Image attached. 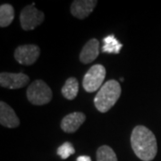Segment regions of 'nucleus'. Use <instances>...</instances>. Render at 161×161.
Wrapping results in <instances>:
<instances>
[{"instance_id":"obj_1","label":"nucleus","mask_w":161,"mask_h":161,"mask_svg":"<svg viewBox=\"0 0 161 161\" xmlns=\"http://www.w3.org/2000/svg\"><path fill=\"white\" fill-rule=\"evenodd\" d=\"M131 145L135 155L142 161L153 160L158 153L155 135L144 125L134 127L131 134Z\"/></svg>"},{"instance_id":"obj_2","label":"nucleus","mask_w":161,"mask_h":161,"mask_svg":"<svg viewBox=\"0 0 161 161\" xmlns=\"http://www.w3.org/2000/svg\"><path fill=\"white\" fill-rule=\"evenodd\" d=\"M120 83L115 80H108L98 91L94 98L96 108L101 113H107L117 102L121 96Z\"/></svg>"},{"instance_id":"obj_3","label":"nucleus","mask_w":161,"mask_h":161,"mask_svg":"<svg viewBox=\"0 0 161 161\" xmlns=\"http://www.w3.org/2000/svg\"><path fill=\"white\" fill-rule=\"evenodd\" d=\"M27 98L35 106H43L51 101L53 94L50 87L42 80H36L27 89Z\"/></svg>"},{"instance_id":"obj_4","label":"nucleus","mask_w":161,"mask_h":161,"mask_svg":"<svg viewBox=\"0 0 161 161\" xmlns=\"http://www.w3.org/2000/svg\"><path fill=\"white\" fill-rule=\"evenodd\" d=\"M45 15L35 7V4L25 6L20 14V23L24 31H31L43 23Z\"/></svg>"},{"instance_id":"obj_5","label":"nucleus","mask_w":161,"mask_h":161,"mask_svg":"<svg viewBox=\"0 0 161 161\" xmlns=\"http://www.w3.org/2000/svg\"><path fill=\"white\" fill-rule=\"evenodd\" d=\"M106 77V68L102 64H95L88 70L82 80V86L87 92H94L102 87Z\"/></svg>"},{"instance_id":"obj_6","label":"nucleus","mask_w":161,"mask_h":161,"mask_svg":"<svg viewBox=\"0 0 161 161\" xmlns=\"http://www.w3.org/2000/svg\"><path fill=\"white\" fill-rule=\"evenodd\" d=\"M40 49L37 45L27 44L16 47L14 58L18 63L23 65H31L40 58Z\"/></svg>"},{"instance_id":"obj_7","label":"nucleus","mask_w":161,"mask_h":161,"mask_svg":"<svg viewBox=\"0 0 161 161\" xmlns=\"http://www.w3.org/2000/svg\"><path fill=\"white\" fill-rule=\"evenodd\" d=\"M30 81L28 75L23 73H1L0 74V85L6 89H21L25 87Z\"/></svg>"},{"instance_id":"obj_8","label":"nucleus","mask_w":161,"mask_h":161,"mask_svg":"<svg viewBox=\"0 0 161 161\" xmlns=\"http://www.w3.org/2000/svg\"><path fill=\"white\" fill-rule=\"evenodd\" d=\"M97 4L96 0H75L71 5V14L75 17L83 20L92 14Z\"/></svg>"},{"instance_id":"obj_9","label":"nucleus","mask_w":161,"mask_h":161,"mask_svg":"<svg viewBox=\"0 0 161 161\" xmlns=\"http://www.w3.org/2000/svg\"><path fill=\"white\" fill-rule=\"evenodd\" d=\"M86 120V115L81 112H74L68 114L61 121V129L64 132H75Z\"/></svg>"},{"instance_id":"obj_10","label":"nucleus","mask_w":161,"mask_h":161,"mask_svg":"<svg viewBox=\"0 0 161 161\" xmlns=\"http://www.w3.org/2000/svg\"><path fill=\"white\" fill-rule=\"evenodd\" d=\"M0 124L7 128H16L20 125V120L15 112L4 101L0 102Z\"/></svg>"},{"instance_id":"obj_11","label":"nucleus","mask_w":161,"mask_h":161,"mask_svg":"<svg viewBox=\"0 0 161 161\" xmlns=\"http://www.w3.org/2000/svg\"><path fill=\"white\" fill-rule=\"evenodd\" d=\"M99 55V42L97 39L90 40L82 47L80 54V61L84 64L93 62Z\"/></svg>"},{"instance_id":"obj_12","label":"nucleus","mask_w":161,"mask_h":161,"mask_svg":"<svg viewBox=\"0 0 161 161\" xmlns=\"http://www.w3.org/2000/svg\"><path fill=\"white\" fill-rule=\"evenodd\" d=\"M78 92H79V82L75 77H70L65 80V83L61 90L64 97L68 100L75 99L78 94Z\"/></svg>"},{"instance_id":"obj_13","label":"nucleus","mask_w":161,"mask_h":161,"mask_svg":"<svg viewBox=\"0 0 161 161\" xmlns=\"http://www.w3.org/2000/svg\"><path fill=\"white\" fill-rule=\"evenodd\" d=\"M123 47V44L120 43L115 35H108L103 39V47L101 51L108 54H118Z\"/></svg>"},{"instance_id":"obj_14","label":"nucleus","mask_w":161,"mask_h":161,"mask_svg":"<svg viewBox=\"0 0 161 161\" xmlns=\"http://www.w3.org/2000/svg\"><path fill=\"white\" fill-rule=\"evenodd\" d=\"M14 19V9L9 4H3L0 6V26L5 28L9 26Z\"/></svg>"},{"instance_id":"obj_15","label":"nucleus","mask_w":161,"mask_h":161,"mask_svg":"<svg viewBox=\"0 0 161 161\" xmlns=\"http://www.w3.org/2000/svg\"><path fill=\"white\" fill-rule=\"evenodd\" d=\"M97 161H117V158L111 147L103 145L97 150Z\"/></svg>"},{"instance_id":"obj_16","label":"nucleus","mask_w":161,"mask_h":161,"mask_svg":"<svg viewBox=\"0 0 161 161\" xmlns=\"http://www.w3.org/2000/svg\"><path fill=\"white\" fill-rule=\"evenodd\" d=\"M58 155L63 158V159H66L68 158L70 156L75 154V150L73 146V144L69 142H64L61 146H59L58 149Z\"/></svg>"},{"instance_id":"obj_17","label":"nucleus","mask_w":161,"mask_h":161,"mask_svg":"<svg viewBox=\"0 0 161 161\" xmlns=\"http://www.w3.org/2000/svg\"><path fill=\"white\" fill-rule=\"evenodd\" d=\"M76 161H92V158L89 156H80L77 158Z\"/></svg>"}]
</instances>
